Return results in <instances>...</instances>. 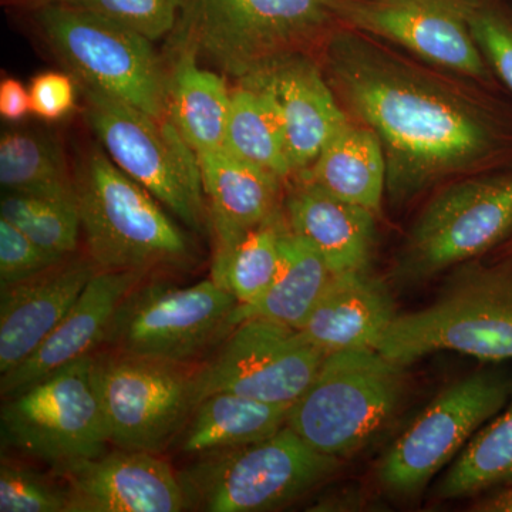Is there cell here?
<instances>
[{
	"instance_id": "obj_1",
	"label": "cell",
	"mask_w": 512,
	"mask_h": 512,
	"mask_svg": "<svg viewBox=\"0 0 512 512\" xmlns=\"http://www.w3.org/2000/svg\"><path fill=\"white\" fill-rule=\"evenodd\" d=\"M322 50L323 72L340 103L382 143L393 204L485 170L503 150L488 111L439 74L355 30H338Z\"/></svg>"
},
{
	"instance_id": "obj_2",
	"label": "cell",
	"mask_w": 512,
	"mask_h": 512,
	"mask_svg": "<svg viewBox=\"0 0 512 512\" xmlns=\"http://www.w3.org/2000/svg\"><path fill=\"white\" fill-rule=\"evenodd\" d=\"M342 0H183L171 37L245 79L286 56L323 49L343 29Z\"/></svg>"
},
{
	"instance_id": "obj_3",
	"label": "cell",
	"mask_w": 512,
	"mask_h": 512,
	"mask_svg": "<svg viewBox=\"0 0 512 512\" xmlns=\"http://www.w3.org/2000/svg\"><path fill=\"white\" fill-rule=\"evenodd\" d=\"M87 255L99 271L188 269L194 255L187 235L106 151L90 148L74 170Z\"/></svg>"
},
{
	"instance_id": "obj_4",
	"label": "cell",
	"mask_w": 512,
	"mask_h": 512,
	"mask_svg": "<svg viewBox=\"0 0 512 512\" xmlns=\"http://www.w3.org/2000/svg\"><path fill=\"white\" fill-rule=\"evenodd\" d=\"M375 350L403 366L441 350L512 360V262L463 264L431 305L399 313Z\"/></svg>"
},
{
	"instance_id": "obj_5",
	"label": "cell",
	"mask_w": 512,
	"mask_h": 512,
	"mask_svg": "<svg viewBox=\"0 0 512 512\" xmlns=\"http://www.w3.org/2000/svg\"><path fill=\"white\" fill-rule=\"evenodd\" d=\"M406 366L375 349L329 353L311 386L289 409L288 423L319 453H359L392 423L406 396Z\"/></svg>"
},
{
	"instance_id": "obj_6",
	"label": "cell",
	"mask_w": 512,
	"mask_h": 512,
	"mask_svg": "<svg viewBox=\"0 0 512 512\" xmlns=\"http://www.w3.org/2000/svg\"><path fill=\"white\" fill-rule=\"evenodd\" d=\"M339 461L285 426L258 443L197 456L177 473L187 510L258 512L308 494L338 473Z\"/></svg>"
},
{
	"instance_id": "obj_7",
	"label": "cell",
	"mask_w": 512,
	"mask_h": 512,
	"mask_svg": "<svg viewBox=\"0 0 512 512\" xmlns=\"http://www.w3.org/2000/svg\"><path fill=\"white\" fill-rule=\"evenodd\" d=\"M79 84L84 117L114 164L194 231L210 227L200 158L173 121Z\"/></svg>"
},
{
	"instance_id": "obj_8",
	"label": "cell",
	"mask_w": 512,
	"mask_h": 512,
	"mask_svg": "<svg viewBox=\"0 0 512 512\" xmlns=\"http://www.w3.org/2000/svg\"><path fill=\"white\" fill-rule=\"evenodd\" d=\"M512 237V173L474 175L441 188L404 241L393 278L417 285L476 261Z\"/></svg>"
},
{
	"instance_id": "obj_9",
	"label": "cell",
	"mask_w": 512,
	"mask_h": 512,
	"mask_svg": "<svg viewBox=\"0 0 512 512\" xmlns=\"http://www.w3.org/2000/svg\"><path fill=\"white\" fill-rule=\"evenodd\" d=\"M238 305L211 278L190 286L144 279L121 302L103 346L178 365H201L234 330Z\"/></svg>"
},
{
	"instance_id": "obj_10",
	"label": "cell",
	"mask_w": 512,
	"mask_h": 512,
	"mask_svg": "<svg viewBox=\"0 0 512 512\" xmlns=\"http://www.w3.org/2000/svg\"><path fill=\"white\" fill-rule=\"evenodd\" d=\"M35 19L79 83L126 101L154 119H168V73L154 42L62 2L39 6Z\"/></svg>"
},
{
	"instance_id": "obj_11",
	"label": "cell",
	"mask_w": 512,
	"mask_h": 512,
	"mask_svg": "<svg viewBox=\"0 0 512 512\" xmlns=\"http://www.w3.org/2000/svg\"><path fill=\"white\" fill-rule=\"evenodd\" d=\"M0 431L3 446L50 468L106 453L110 436L94 373V353L5 399Z\"/></svg>"
},
{
	"instance_id": "obj_12",
	"label": "cell",
	"mask_w": 512,
	"mask_h": 512,
	"mask_svg": "<svg viewBox=\"0 0 512 512\" xmlns=\"http://www.w3.org/2000/svg\"><path fill=\"white\" fill-rule=\"evenodd\" d=\"M198 366L127 353H94V373L110 444L163 454L198 402Z\"/></svg>"
},
{
	"instance_id": "obj_13",
	"label": "cell",
	"mask_w": 512,
	"mask_h": 512,
	"mask_svg": "<svg viewBox=\"0 0 512 512\" xmlns=\"http://www.w3.org/2000/svg\"><path fill=\"white\" fill-rule=\"evenodd\" d=\"M511 394L512 383L498 373L450 384L394 440L376 468L377 483L394 497L419 494L504 409Z\"/></svg>"
},
{
	"instance_id": "obj_14",
	"label": "cell",
	"mask_w": 512,
	"mask_h": 512,
	"mask_svg": "<svg viewBox=\"0 0 512 512\" xmlns=\"http://www.w3.org/2000/svg\"><path fill=\"white\" fill-rule=\"evenodd\" d=\"M326 353L301 330L265 319H248L198 366V403L212 393L241 394L292 407L308 390Z\"/></svg>"
},
{
	"instance_id": "obj_15",
	"label": "cell",
	"mask_w": 512,
	"mask_h": 512,
	"mask_svg": "<svg viewBox=\"0 0 512 512\" xmlns=\"http://www.w3.org/2000/svg\"><path fill=\"white\" fill-rule=\"evenodd\" d=\"M476 0H342L343 28L389 40L441 69L476 80L490 66L471 33Z\"/></svg>"
},
{
	"instance_id": "obj_16",
	"label": "cell",
	"mask_w": 512,
	"mask_h": 512,
	"mask_svg": "<svg viewBox=\"0 0 512 512\" xmlns=\"http://www.w3.org/2000/svg\"><path fill=\"white\" fill-rule=\"evenodd\" d=\"M63 484L67 512H181L187 510L178 473L150 451L126 450L52 468Z\"/></svg>"
},
{
	"instance_id": "obj_17",
	"label": "cell",
	"mask_w": 512,
	"mask_h": 512,
	"mask_svg": "<svg viewBox=\"0 0 512 512\" xmlns=\"http://www.w3.org/2000/svg\"><path fill=\"white\" fill-rule=\"evenodd\" d=\"M241 80L261 87L274 101L293 177L308 170L329 138L352 119L309 53L286 56Z\"/></svg>"
},
{
	"instance_id": "obj_18",
	"label": "cell",
	"mask_w": 512,
	"mask_h": 512,
	"mask_svg": "<svg viewBox=\"0 0 512 512\" xmlns=\"http://www.w3.org/2000/svg\"><path fill=\"white\" fill-rule=\"evenodd\" d=\"M97 272L89 255L74 254L42 274L0 286V375L39 348Z\"/></svg>"
},
{
	"instance_id": "obj_19",
	"label": "cell",
	"mask_w": 512,
	"mask_h": 512,
	"mask_svg": "<svg viewBox=\"0 0 512 512\" xmlns=\"http://www.w3.org/2000/svg\"><path fill=\"white\" fill-rule=\"evenodd\" d=\"M148 276L137 271L97 272L39 348L25 362L2 375L3 399L16 396L69 363L96 353L104 345L123 299Z\"/></svg>"
},
{
	"instance_id": "obj_20",
	"label": "cell",
	"mask_w": 512,
	"mask_h": 512,
	"mask_svg": "<svg viewBox=\"0 0 512 512\" xmlns=\"http://www.w3.org/2000/svg\"><path fill=\"white\" fill-rule=\"evenodd\" d=\"M289 229L312 245L333 275L369 271L375 254V212L298 180L282 202Z\"/></svg>"
},
{
	"instance_id": "obj_21",
	"label": "cell",
	"mask_w": 512,
	"mask_h": 512,
	"mask_svg": "<svg viewBox=\"0 0 512 512\" xmlns=\"http://www.w3.org/2000/svg\"><path fill=\"white\" fill-rule=\"evenodd\" d=\"M397 315L384 282L369 271L343 272L332 276L301 333L326 355L375 349Z\"/></svg>"
},
{
	"instance_id": "obj_22",
	"label": "cell",
	"mask_w": 512,
	"mask_h": 512,
	"mask_svg": "<svg viewBox=\"0 0 512 512\" xmlns=\"http://www.w3.org/2000/svg\"><path fill=\"white\" fill-rule=\"evenodd\" d=\"M214 251L234 245L282 210V181L225 148L198 154Z\"/></svg>"
},
{
	"instance_id": "obj_23",
	"label": "cell",
	"mask_w": 512,
	"mask_h": 512,
	"mask_svg": "<svg viewBox=\"0 0 512 512\" xmlns=\"http://www.w3.org/2000/svg\"><path fill=\"white\" fill-rule=\"evenodd\" d=\"M296 178L379 217L387 184L382 143L372 128L350 119L329 138L311 167Z\"/></svg>"
},
{
	"instance_id": "obj_24",
	"label": "cell",
	"mask_w": 512,
	"mask_h": 512,
	"mask_svg": "<svg viewBox=\"0 0 512 512\" xmlns=\"http://www.w3.org/2000/svg\"><path fill=\"white\" fill-rule=\"evenodd\" d=\"M168 72V119L198 154L224 147L231 87L225 74L202 69L190 45H174Z\"/></svg>"
},
{
	"instance_id": "obj_25",
	"label": "cell",
	"mask_w": 512,
	"mask_h": 512,
	"mask_svg": "<svg viewBox=\"0 0 512 512\" xmlns=\"http://www.w3.org/2000/svg\"><path fill=\"white\" fill-rule=\"evenodd\" d=\"M289 409L241 394L212 393L195 406L174 444L180 453L197 457L258 443L284 429Z\"/></svg>"
},
{
	"instance_id": "obj_26",
	"label": "cell",
	"mask_w": 512,
	"mask_h": 512,
	"mask_svg": "<svg viewBox=\"0 0 512 512\" xmlns=\"http://www.w3.org/2000/svg\"><path fill=\"white\" fill-rule=\"evenodd\" d=\"M333 272L312 245L284 224L281 264L268 291L251 305H238L235 326L248 319H265L301 330L328 288Z\"/></svg>"
},
{
	"instance_id": "obj_27",
	"label": "cell",
	"mask_w": 512,
	"mask_h": 512,
	"mask_svg": "<svg viewBox=\"0 0 512 512\" xmlns=\"http://www.w3.org/2000/svg\"><path fill=\"white\" fill-rule=\"evenodd\" d=\"M0 184L5 192L76 201L74 173L62 141L45 130L18 128L0 138Z\"/></svg>"
},
{
	"instance_id": "obj_28",
	"label": "cell",
	"mask_w": 512,
	"mask_h": 512,
	"mask_svg": "<svg viewBox=\"0 0 512 512\" xmlns=\"http://www.w3.org/2000/svg\"><path fill=\"white\" fill-rule=\"evenodd\" d=\"M222 148L282 181L293 177L284 128L274 101L264 89L247 80H238L232 87Z\"/></svg>"
},
{
	"instance_id": "obj_29",
	"label": "cell",
	"mask_w": 512,
	"mask_h": 512,
	"mask_svg": "<svg viewBox=\"0 0 512 512\" xmlns=\"http://www.w3.org/2000/svg\"><path fill=\"white\" fill-rule=\"evenodd\" d=\"M512 487V394L503 413L474 434L437 488L443 500Z\"/></svg>"
},
{
	"instance_id": "obj_30",
	"label": "cell",
	"mask_w": 512,
	"mask_h": 512,
	"mask_svg": "<svg viewBox=\"0 0 512 512\" xmlns=\"http://www.w3.org/2000/svg\"><path fill=\"white\" fill-rule=\"evenodd\" d=\"M284 211L247 232L231 247L214 251L211 279L239 305L258 301L274 282L281 264Z\"/></svg>"
},
{
	"instance_id": "obj_31",
	"label": "cell",
	"mask_w": 512,
	"mask_h": 512,
	"mask_svg": "<svg viewBox=\"0 0 512 512\" xmlns=\"http://www.w3.org/2000/svg\"><path fill=\"white\" fill-rule=\"evenodd\" d=\"M0 218L18 228L50 254L60 258L76 254L82 231L77 200H52L18 192H3Z\"/></svg>"
},
{
	"instance_id": "obj_32",
	"label": "cell",
	"mask_w": 512,
	"mask_h": 512,
	"mask_svg": "<svg viewBox=\"0 0 512 512\" xmlns=\"http://www.w3.org/2000/svg\"><path fill=\"white\" fill-rule=\"evenodd\" d=\"M110 20L151 42L170 36L183 0H57Z\"/></svg>"
},
{
	"instance_id": "obj_33",
	"label": "cell",
	"mask_w": 512,
	"mask_h": 512,
	"mask_svg": "<svg viewBox=\"0 0 512 512\" xmlns=\"http://www.w3.org/2000/svg\"><path fill=\"white\" fill-rule=\"evenodd\" d=\"M0 511L67 512L66 490L56 477L52 480L2 458Z\"/></svg>"
},
{
	"instance_id": "obj_34",
	"label": "cell",
	"mask_w": 512,
	"mask_h": 512,
	"mask_svg": "<svg viewBox=\"0 0 512 512\" xmlns=\"http://www.w3.org/2000/svg\"><path fill=\"white\" fill-rule=\"evenodd\" d=\"M468 22L485 62L512 92V23L480 0L471 8Z\"/></svg>"
},
{
	"instance_id": "obj_35",
	"label": "cell",
	"mask_w": 512,
	"mask_h": 512,
	"mask_svg": "<svg viewBox=\"0 0 512 512\" xmlns=\"http://www.w3.org/2000/svg\"><path fill=\"white\" fill-rule=\"evenodd\" d=\"M63 259L50 254L26 237L18 228L0 218V286L42 274Z\"/></svg>"
},
{
	"instance_id": "obj_36",
	"label": "cell",
	"mask_w": 512,
	"mask_h": 512,
	"mask_svg": "<svg viewBox=\"0 0 512 512\" xmlns=\"http://www.w3.org/2000/svg\"><path fill=\"white\" fill-rule=\"evenodd\" d=\"M32 114L39 119L55 121L66 117L76 104V84L67 74H37L29 86Z\"/></svg>"
},
{
	"instance_id": "obj_37",
	"label": "cell",
	"mask_w": 512,
	"mask_h": 512,
	"mask_svg": "<svg viewBox=\"0 0 512 512\" xmlns=\"http://www.w3.org/2000/svg\"><path fill=\"white\" fill-rule=\"evenodd\" d=\"M32 113L29 89L22 82L6 77L0 83V116L8 121L25 119Z\"/></svg>"
},
{
	"instance_id": "obj_38",
	"label": "cell",
	"mask_w": 512,
	"mask_h": 512,
	"mask_svg": "<svg viewBox=\"0 0 512 512\" xmlns=\"http://www.w3.org/2000/svg\"><path fill=\"white\" fill-rule=\"evenodd\" d=\"M478 510L487 512H512V487L504 488L494 497L478 505Z\"/></svg>"
},
{
	"instance_id": "obj_39",
	"label": "cell",
	"mask_w": 512,
	"mask_h": 512,
	"mask_svg": "<svg viewBox=\"0 0 512 512\" xmlns=\"http://www.w3.org/2000/svg\"><path fill=\"white\" fill-rule=\"evenodd\" d=\"M3 2L15 3V5L35 6V8H39V6L46 5V3L57 2V0H3Z\"/></svg>"
},
{
	"instance_id": "obj_40",
	"label": "cell",
	"mask_w": 512,
	"mask_h": 512,
	"mask_svg": "<svg viewBox=\"0 0 512 512\" xmlns=\"http://www.w3.org/2000/svg\"><path fill=\"white\" fill-rule=\"evenodd\" d=\"M500 259L512 262V237L504 245H501Z\"/></svg>"
}]
</instances>
